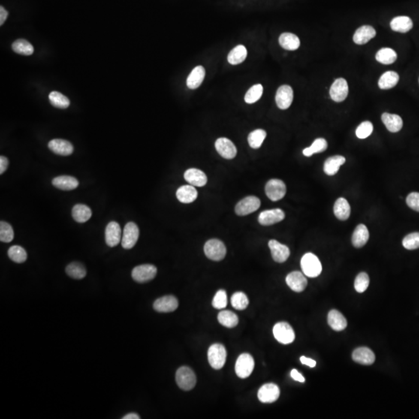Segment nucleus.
Masks as SVG:
<instances>
[{
  "label": "nucleus",
  "instance_id": "nucleus-25",
  "mask_svg": "<svg viewBox=\"0 0 419 419\" xmlns=\"http://www.w3.org/2000/svg\"><path fill=\"white\" fill-rule=\"evenodd\" d=\"M381 120L390 132H398L403 127V121L399 115L384 113L381 116Z\"/></svg>",
  "mask_w": 419,
  "mask_h": 419
},
{
  "label": "nucleus",
  "instance_id": "nucleus-36",
  "mask_svg": "<svg viewBox=\"0 0 419 419\" xmlns=\"http://www.w3.org/2000/svg\"><path fill=\"white\" fill-rule=\"evenodd\" d=\"M398 55L396 52L389 48H384L376 54V60L383 65H391L396 61Z\"/></svg>",
  "mask_w": 419,
  "mask_h": 419
},
{
  "label": "nucleus",
  "instance_id": "nucleus-14",
  "mask_svg": "<svg viewBox=\"0 0 419 419\" xmlns=\"http://www.w3.org/2000/svg\"><path fill=\"white\" fill-rule=\"evenodd\" d=\"M293 100V89L288 85L281 86L276 91V103L281 110L288 109L291 106Z\"/></svg>",
  "mask_w": 419,
  "mask_h": 419
},
{
  "label": "nucleus",
  "instance_id": "nucleus-21",
  "mask_svg": "<svg viewBox=\"0 0 419 419\" xmlns=\"http://www.w3.org/2000/svg\"><path fill=\"white\" fill-rule=\"evenodd\" d=\"M377 32L373 27L369 25H364L356 30L353 35V41L356 44L363 45L366 44L371 39L375 37Z\"/></svg>",
  "mask_w": 419,
  "mask_h": 419
},
{
  "label": "nucleus",
  "instance_id": "nucleus-44",
  "mask_svg": "<svg viewBox=\"0 0 419 419\" xmlns=\"http://www.w3.org/2000/svg\"><path fill=\"white\" fill-rule=\"evenodd\" d=\"M266 137V132L263 129H257L250 133L248 137V144L252 149H260Z\"/></svg>",
  "mask_w": 419,
  "mask_h": 419
},
{
  "label": "nucleus",
  "instance_id": "nucleus-10",
  "mask_svg": "<svg viewBox=\"0 0 419 419\" xmlns=\"http://www.w3.org/2000/svg\"><path fill=\"white\" fill-rule=\"evenodd\" d=\"M261 202L258 197L249 196L239 201L236 206V213L239 216H245L257 212L260 207Z\"/></svg>",
  "mask_w": 419,
  "mask_h": 419
},
{
  "label": "nucleus",
  "instance_id": "nucleus-45",
  "mask_svg": "<svg viewBox=\"0 0 419 419\" xmlns=\"http://www.w3.org/2000/svg\"><path fill=\"white\" fill-rule=\"evenodd\" d=\"M231 305H232L233 308L236 310H239V311H243V310L246 309L248 306V297H247L246 294L243 293V292H236L233 294L232 297H231Z\"/></svg>",
  "mask_w": 419,
  "mask_h": 419
},
{
  "label": "nucleus",
  "instance_id": "nucleus-30",
  "mask_svg": "<svg viewBox=\"0 0 419 419\" xmlns=\"http://www.w3.org/2000/svg\"><path fill=\"white\" fill-rule=\"evenodd\" d=\"M205 74H206V72L203 66L199 65V66L195 67L187 78V85L189 89H197L203 82Z\"/></svg>",
  "mask_w": 419,
  "mask_h": 419
},
{
  "label": "nucleus",
  "instance_id": "nucleus-15",
  "mask_svg": "<svg viewBox=\"0 0 419 419\" xmlns=\"http://www.w3.org/2000/svg\"><path fill=\"white\" fill-rule=\"evenodd\" d=\"M285 218V213L282 210L276 209L267 210L262 212L259 216V222L263 226L272 225L276 223L281 222Z\"/></svg>",
  "mask_w": 419,
  "mask_h": 419
},
{
  "label": "nucleus",
  "instance_id": "nucleus-16",
  "mask_svg": "<svg viewBox=\"0 0 419 419\" xmlns=\"http://www.w3.org/2000/svg\"><path fill=\"white\" fill-rule=\"evenodd\" d=\"M179 307L177 298L173 295L164 296L155 300L154 309L160 313L173 312Z\"/></svg>",
  "mask_w": 419,
  "mask_h": 419
},
{
  "label": "nucleus",
  "instance_id": "nucleus-50",
  "mask_svg": "<svg viewBox=\"0 0 419 419\" xmlns=\"http://www.w3.org/2000/svg\"><path fill=\"white\" fill-rule=\"evenodd\" d=\"M402 245L406 249L414 250L419 248V232L411 233L405 236Z\"/></svg>",
  "mask_w": 419,
  "mask_h": 419
},
{
  "label": "nucleus",
  "instance_id": "nucleus-26",
  "mask_svg": "<svg viewBox=\"0 0 419 419\" xmlns=\"http://www.w3.org/2000/svg\"><path fill=\"white\" fill-rule=\"evenodd\" d=\"M328 323L333 330L340 332L347 327V321L342 313L337 310H332L328 314Z\"/></svg>",
  "mask_w": 419,
  "mask_h": 419
},
{
  "label": "nucleus",
  "instance_id": "nucleus-13",
  "mask_svg": "<svg viewBox=\"0 0 419 419\" xmlns=\"http://www.w3.org/2000/svg\"><path fill=\"white\" fill-rule=\"evenodd\" d=\"M217 152L226 159H232L237 155V149L231 141L226 137L218 138L215 142Z\"/></svg>",
  "mask_w": 419,
  "mask_h": 419
},
{
  "label": "nucleus",
  "instance_id": "nucleus-55",
  "mask_svg": "<svg viewBox=\"0 0 419 419\" xmlns=\"http://www.w3.org/2000/svg\"><path fill=\"white\" fill-rule=\"evenodd\" d=\"M300 362H301L302 364L307 365V366H310V367L311 368L316 366V362L314 361L312 359L307 358L305 356H301V357H300Z\"/></svg>",
  "mask_w": 419,
  "mask_h": 419
},
{
  "label": "nucleus",
  "instance_id": "nucleus-18",
  "mask_svg": "<svg viewBox=\"0 0 419 419\" xmlns=\"http://www.w3.org/2000/svg\"><path fill=\"white\" fill-rule=\"evenodd\" d=\"M286 282L292 290L297 293L305 290L308 285V281L305 275L299 271H294L289 273L286 278Z\"/></svg>",
  "mask_w": 419,
  "mask_h": 419
},
{
  "label": "nucleus",
  "instance_id": "nucleus-31",
  "mask_svg": "<svg viewBox=\"0 0 419 419\" xmlns=\"http://www.w3.org/2000/svg\"><path fill=\"white\" fill-rule=\"evenodd\" d=\"M345 162V157L335 155L327 158L324 161V172L328 176H334L339 172L341 166Z\"/></svg>",
  "mask_w": 419,
  "mask_h": 419
},
{
  "label": "nucleus",
  "instance_id": "nucleus-57",
  "mask_svg": "<svg viewBox=\"0 0 419 419\" xmlns=\"http://www.w3.org/2000/svg\"><path fill=\"white\" fill-rule=\"evenodd\" d=\"M141 418L140 416L136 413H129V414H126L123 419H139Z\"/></svg>",
  "mask_w": 419,
  "mask_h": 419
},
{
  "label": "nucleus",
  "instance_id": "nucleus-17",
  "mask_svg": "<svg viewBox=\"0 0 419 419\" xmlns=\"http://www.w3.org/2000/svg\"><path fill=\"white\" fill-rule=\"evenodd\" d=\"M272 257L276 263H282L287 261L290 255V251L287 245L280 243L276 240H270L269 242Z\"/></svg>",
  "mask_w": 419,
  "mask_h": 419
},
{
  "label": "nucleus",
  "instance_id": "nucleus-7",
  "mask_svg": "<svg viewBox=\"0 0 419 419\" xmlns=\"http://www.w3.org/2000/svg\"><path fill=\"white\" fill-rule=\"evenodd\" d=\"M157 274V268L153 265L144 264L136 266L132 270L133 280L136 282L143 284L149 282L155 277Z\"/></svg>",
  "mask_w": 419,
  "mask_h": 419
},
{
  "label": "nucleus",
  "instance_id": "nucleus-6",
  "mask_svg": "<svg viewBox=\"0 0 419 419\" xmlns=\"http://www.w3.org/2000/svg\"><path fill=\"white\" fill-rule=\"evenodd\" d=\"M273 335L275 339L281 343L287 345L292 343L295 339V333L293 328L287 322L276 323L273 327Z\"/></svg>",
  "mask_w": 419,
  "mask_h": 419
},
{
  "label": "nucleus",
  "instance_id": "nucleus-38",
  "mask_svg": "<svg viewBox=\"0 0 419 419\" xmlns=\"http://www.w3.org/2000/svg\"><path fill=\"white\" fill-rule=\"evenodd\" d=\"M218 319L220 324L228 329H232L239 324V318L232 311H221L218 314Z\"/></svg>",
  "mask_w": 419,
  "mask_h": 419
},
{
  "label": "nucleus",
  "instance_id": "nucleus-3",
  "mask_svg": "<svg viewBox=\"0 0 419 419\" xmlns=\"http://www.w3.org/2000/svg\"><path fill=\"white\" fill-rule=\"evenodd\" d=\"M208 361L212 368L221 369L225 364L227 351L221 344L216 343L210 346L207 352Z\"/></svg>",
  "mask_w": 419,
  "mask_h": 419
},
{
  "label": "nucleus",
  "instance_id": "nucleus-19",
  "mask_svg": "<svg viewBox=\"0 0 419 419\" xmlns=\"http://www.w3.org/2000/svg\"><path fill=\"white\" fill-rule=\"evenodd\" d=\"M105 239L108 246L115 247L121 240V228L120 224L111 221L107 224L105 230Z\"/></svg>",
  "mask_w": 419,
  "mask_h": 419
},
{
  "label": "nucleus",
  "instance_id": "nucleus-56",
  "mask_svg": "<svg viewBox=\"0 0 419 419\" xmlns=\"http://www.w3.org/2000/svg\"><path fill=\"white\" fill-rule=\"evenodd\" d=\"M7 17H8V12H7L4 7H0V25H1V26L5 23L6 19H7Z\"/></svg>",
  "mask_w": 419,
  "mask_h": 419
},
{
  "label": "nucleus",
  "instance_id": "nucleus-12",
  "mask_svg": "<svg viewBox=\"0 0 419 419\" xmlns=\"http://www.w3.org/2000/svg\"><path fill=\"white\" fill-rule=\"evenodd\" d=\"M281 390L276 384H266L258 391L259 400L263 403H273L278 400Z\"/></svg>",
  "mask_w": 419,
  "mask_h": 419
},
{
  "label": "nucleus",
  "instance_id": "nucleus-2",
  "mask_svg": "<svg viewBox=\"0 0 419 419\" xmlns=\"http://www.w3.org/2000/svg\"><path fill=\"white\" fill-rule=\"evenodd\" d=\"M176 381L179 388L183 390H191L197 384L195 373L188 366H181L176 374Z\"/></svg>",
  "mask_w": 419,
  "mask_h": 419
},
{
  "label": "nucleus",
  "instance_id": "nucleus-5",
  "mask_svg": "<svg viewBox=\"0 0 419 419\" xmlns=\"http://www.w3.org/2000/svg\"><path fill=\"white\" fill-rule=\"evenodd\" d=\"M255 366L254 359L248 353H242L239 356L236 363V373L238 377L245 379L251 375Z\"/></svg>",
  "mask_w": 419,
  "mask_h": 419
},
{
  "label": "nucleus",
  "instance_id": "nucleus-47",
  "mask_svg": "<svg viewBox=\"0 0 419 419\" xmlns=\"http://www.w3.org/2000/svg\"><path fill=\"white\" fill-rule=\"evenodd\" d=\"M14 238V232L12 226L6 221L0 222V241L3 242H11Z\"/></svg>",
  "mask_w": 419,
  "mask_h": 419
},
{
  "label": "nucleus",
  "instance_id": "nucleus-37",
  "mask_svg": "<svg viewBox=\"0 0 419 419\" xmlns=\"http://www.w3.org/2000/svg\"><path fill=\"white\" fill-rule=\"evenodd\" d=\"M247 57V49L245 46L238 45L230 51L227 56V61L230 65H236L245 61Z\"/></svg>",
  "mask_w": 419,
  "mask_h": 419
},
{
  "label": "nucleus",
  "instance_id": "nucleus-39",
  "mask_svg": "<svg viewBox=\"0 0 419 419\" xmlns=\"http://www.w3.org/2000/svg\"><path fill=\"white\" fill-rule=\"evenodd\" d=\"M12 49L15 53L22 55H31L34 49L32 44L25 39H18L12 44Z\"/></svg>",
  "mask_w": 419,
  "mask_h": 419
},
{
  "label": "nucleus",
  "instance_id": "nucleus-9",
  "mask_svg": "<svg viewBox=\"0 0 419 419\" xmlns=\"http://www.w3.org/2000/svg\"><path fill=\"white\" fill-rule=\"evenodd\" d=\"M265 191L266 196L272 201H278L284 198L286 195L287 187L285 183L281 179H272L266 183Z\"/></svg>",
  "mask_w": 419,
  "mask_h": 419
},
{
  "label": "nucleus",
  "instance_id": "nucleus-27",
  "mask_svg": "<svg viewBox=\"0 0 419 419\" xmlns=\"http://www.w3.org/2000/svg\"><path fill=\"white\" fill-rule=\"evenodd\" d=\"M198 193L192 185H182L176 191L178 200L183 203H191L197 198Z\"/></svg>",
  "mask_w": 419,
  "mask_h": 419
},
{
  "label": "nucleus",
  "instance_id": "nucleus-11",
  "mask_svg": "<svg viewBox=\"0 0 419 419\" xmlns=\"http://www.w3.org/2000/svg\"><path fill=\"white\" fill-rule=\"evenodd\" d=\"M331 98L336 103L344 101L348 97V86L346 80L343 78L335 79L329 91Z\"/></svg>",
  "mask_w": 419,
  "mask_h": 419
},
{
  "label": "nucleus",
  "instance_id": "nucleus-29",
  "mask_svg": "<svg viewBox=\"0 0 419 419\" xmlns=\"http://www.w3.org/2000/svg\"><path fill=\"white\" fill-rule=\"evenodd\" d=\"M52 184L54 187L61 191H68L77 188L79 185V181L73 176H60L53 179Z\"/></svg>",
  "mask_w": 419,
  "mask_h": 419
},
{
  "label": "nucleus",
  "instance_id": "nucleus-22",
  "mask_svg": "<svg viewBox=\"0 0 419 419\" xmlns=\"http://www.w3.org/2000/svg\"><path fill=\"white\" fill-rule=\"evenodd\" d=\"M353 359L356 363L368 366L372 365L375 362V355L367 347H360L353 352Z\"/></svg>",
  "mask_w": 419,
  "mask_h": 419
},
{
  "label": "nucleus",
  "instance_id": "nucleus-35",
  "mask_svg": "<svg viewBox=\"0 0 419 419\" xmlns=\"http://www.w3.org/2000/svg\"><path fill=\"white\" fill-rule=\"evenodd\" d=\"M73 219L78 223H85L92 217V211L85 204H76L72 212Z\"/></svg>",
  "mask_w": 419,
  "mask_h": 419
},
{
  "label": "nucleus",
  "instance_id": "nucleus-20",
  "mask_svg": "<svg viewBox=\"0 0 419 419\" xmlns=\"http://www.w3.org/2000/svg\"><path fill=\"white\" fill-rule=\"evenodd\" d=\"M49 148L52 152L58 155L67 156L73 154L74 148L69 142L63 139H53L49 143Z\"/></svg>",
  "mask_w": 419,
  "mask_h": 419
},
{
  "label": "nucleus",
  "instance_id": "nucleus-4",
  "mask_svg": "<svg viewBox=\"0 0 419 419\" xmlns=\"http://www.w3.org/2000/svg\"><path fill=\"white\" fill-rule=\"evenodd\" d=\"M204 252L206 257L213 261H221L226 255L225 245L218 239H211L204 245Z\"/></svg>",
  "mask_w": 419,
  "mask_h": 419
},
{
  "label": "nucleus",
  "instance_id": "nucleus-33",
  "mask_svg": "<svg viewBox=\"0 0 419 419\" xmlns=\"http://www.w3.org/2000/svg\"><path fill=\"white\" fill-rule=\"evenodd\" d=\"M281 47L286 50L295 51L299 49L300 41L299 37L291 33H284L279 37Z\"/></svg>",
  "mask_w": 419,
  "mask_h": 419
},
{
  "label": "nucleus",
  "instance_id": "nucleus-8",
  "mask_svg": "<svg viewBox=\"0 0 419 419\" xmlns=\"http://www.w3.org/2000/svg\"><path fill=\"white\" fill-rule=\"evenodd\" d=\"M139 238V228L134 222L126 224L123 230L121 245L125 249H131L137 243Z\"/></svg>",
  "mask_w": 419,
  "mask_h": 419
},
{
  "label": "nucleus",
  "instance_id": "nucleus-52",
  "mask_svg": "<svg viewBox=\"0 0 419 419\" xmlns=\"http://www.w3.org/2000/svg\"><path fill=\"white\" fill-rule=\"evenodd\" d=\"M406 202L407 204L410 208L414 210L415 212H419V193H411L407 197Z\"/></svg>",
  "mask_w": 419,
  "mask_h": 419
},
{
  "label": "nucleus",
  "instance_id": "nucleus-41",
  "mask_svg": "<svg viewBox=\"0 0 419 419\" xmlns=\"http://www.w3.org/2000/svg\"><path fill=\"white\" fill-rule=\"evenodd\" d=\"M328 149V142L324 138H317L311 146L304 149L303 154L306 157H311L315 153H321Z\"/></svg>",
  "mask_w": 419,
  "mask_h": 419
},
{
  "label": "nucleus",
  "instance_id": "nucleus-43",
  "mask_svg": "<svg viewBox=\"0 0 419 419\" xmlns=\"http://www.w3.org/2000/svg\"><path fill=\"white\" fill-rule=\"evenodd\" d=\"M8 255L12 261L16 263H23L28 259V254L23 247L13 245L8 250Z\"/></svg>",
  "mask_w": 419,
  "mask_h": 419
},
{
  "label": "nucleus",
  "instance_id": "nucleus-51",
  "mask_svg": "<svg viewBox=\"0 0 419 419\" xmlns=\"http://www.w3.org/2000/svg\"><path fill=\"white\" fill-rule=\"evenodd\" d=\"M227 297L225 290H218L215 294V297H214L213 301H212V305H213L214 308L218 310L224 309L227 307Z\"/></svg>",
  "mask_w": 419,
  "mask_h": 419
},
{
  "label": "nucleus",
  "instance_id": "nucleus-46",
  "mask_svg": "<svg viewBox=\"0 0 419 419\" xmlns=\"http://www.w3.org/2000/svg\"><path fill=\"white\" fill-rule=\"evenodd\" d=\"M263 87L261 84L251 86L245 96V101L248 104H252L258 101L263 95Z\"/></svg>",
  "mask_w": 419,
  "mask_h": 419
},
{
  "label": "nucleus",
  "instance_id": "nucleus-23",
  "mask_svg": "<svg viewBox=\"0 0 419 419\" xmlns=\"http://www.w3.org/2000/svg\"><path fill=\"white\" fill-rule=\"evenodd\" d=\"M184 178L187 182L194 187H203L207 182V177L206 174L201 170H197V169H190L187 170L184 173Z\"/></svg>",
  "mask_w": 419,
  "mask_h": 419
},
{
  "label": "nucleus",
  "instance_id": "nucleus-32",
  "mask_svg": "<svg viewBox=\"0 0 419 419\" xmlns=\"http://www.w3.org/2000/svg\"><path fill=\"white\" fill-rule=\"evenodd\" d=\"M351 213L350 203L343 197H340L335 201L334 205V214L340 221H346Z\"/></svg>",
  "mask_w": 419,
  "mask_h": 419
},
{
  "label": "nucleus",
  "instance_id": "nucleus-42",
  "mask_svg": "<svg viewBox=\"0 0 419 419\" xmlns=\"http://www.w3.org/2000/svg\"><path fill=\"white\" fill-rule=\"evenodd\" d=\"M49 98L51 104L56 108L66 109L69 107V100L61 92L53 91L49 94Z\"/></svg>",
  "mask_w": 419,
  "mask_h": 419
},
{
  "label": "nucleus",
  "instance_id": "nucleus-24",
  "mask_svg": "<svg viewBox=\"0 0 419 419\" xmlns=\"http://www.w3.org/2000/svg\"><path fill=\"white\" fill-rule=\"evenodd\" d=\"M369 233L367 227L364 224H359L355 229L352 237V243L356 248H362L367 243Z\"/></svg>",
  "mask_w": 419,
  "mask_h": 419
},
{
  "label": "nucleus",
  "instance_id": "nucleus-1",
  "mask_svg": "<svg viewBox=\"0 0 419 419\" xmlns=\"http://www.w3.org/2000/svg\"><path fill=\"white\" fill-rule=\"evenodd\" d=\"M300 265H301L304 274L308 277H317L321 274V271H322L321 262L316 255L311 252L305 254L302 257Z\"/></svg>",
  "mask_w": 419,
  "mask_h": 419
},
{
  "label": "nucleus",
  "instance_id": "nucleus-28",
  "mask_svg": "<svg viewBox=\"0 0 419 419\" xmlns=\"http://www.w3.org/2000/svg\"><path fill=\"white\" fill-rule=\"evenodd\" d=\"M390 25L393 31L405 34L412 29L413 22L408 16H400L393 18L390 21Z\"/></svg>",
  "mask_w": 419,
  "mask_h": 419
},
{
  "label": "nucleus",
  "instance_id": "nucleus-53",
  "mask_svg": "<svg viewBox=\"0 0 419 419\" xmlns=\"http://www.w3.org/2000/svg\"><path fill=\"white\" fill-rule=\"evenodd\" d=\"M9 166V160L7 157L1 155L0 157V174H4Z\"/></svg>",
  "mask_w": 419,
  "mask_h": 419
},
{
  "label": "nucleus",
  "instance_id": "nucleus-49",
  "mask_svg": "<svg viewBox=\"0 0 419 419\" xmlns=\"http://www.w3.org/2000/svg\"><path fill=\"white\" fill-rule=\"evenodd\" d=\"M369 278L366 272H360L355 280L354 287L358 293H363L369 287Z\"/></svg>",
  "mask_w": 419,
  "mask_h": 419
},
{
  "label": "nucleus",
  "instance_id": "nucleus-34",
  "mask_svg": "<svg viewBox=\"0 0 419 419\" xmlns=\"http://www.w3.org/2000/svg\"><path fill=\"white\" fill-rule=\"evenodd\" d=\"M399 82V75L393 71H387L384 73L378 81V86L380 89H390L397 86Z\"/></svg>",
  "mask_w": 419,
  "mask_h": 419
},
{
  "label": "nucleus",
  "instance_id": "nucleus-40",
  "mask_svg": "<svg viewBox=\"0 0 419 419\" xmlns=\"http://www.w3.org/2000/svg\"><path fill=\"white\" fill-rule=\"evenodd\" d=\"M65 271L67 274L73 279L82 280L86 276V268L82 263L77 262L68 264Z\"/></svg>",
  "mask_w": 419,
  "mask_h": 419
},
{
  "label": "nucleus",
  "instance_id": "nucleus-54",
  "mask_svg": "<svg viewBox=\"0 0 419 419\" xmlns=\"http://www.w3.org/2000/svg\"><path fill=\"white\" fill-rule=\"evenodd\" d=\"M290 376H291L292 378H293L294 381H298V382L300 383L305 382V377H304L297 369H292L291 373H290Z\"/></svg>",
  "mask_w": 419,
  "mask_h": 419
},
{
  "label": "nucleus",
  "instance_id": "nucleus-48",
  "mask_svg": "<svg viewBox=\"0 0 419 419\" xmlns=\"http://www.w3.org/2000/svg\"><path fill=\"white\" fill-rule=\"evenodd\" d=\"M374 131V125L370 121H363L357 127L356 131V137L360 139H366Z\"/></svg>",
  "mask_w": 419,
  "mask_h": 419
}]
</instances>
